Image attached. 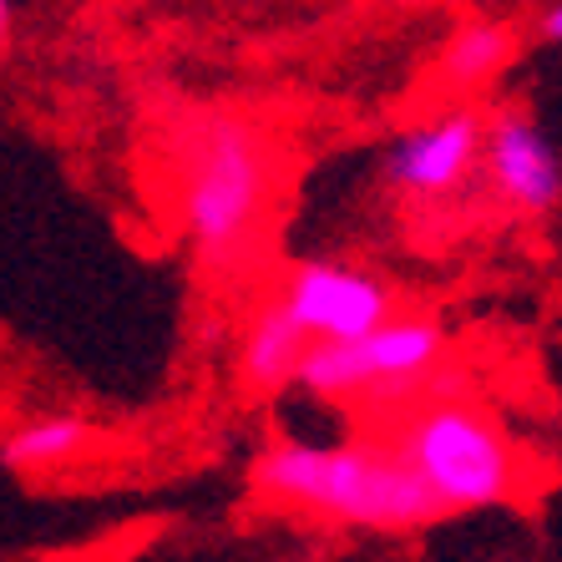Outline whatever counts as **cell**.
<instances>
[{
  "instance_id": "6da1fadb",
  "label": "cell",
  "mask_w": 562,
  "mask_h": 562,
  "mask_svg": "<svg viewBox=\"0 0 562 562\" xmlns=\"http://www.w3.org/2000/svg\"><path fill=\"white\" fill-rule=\"evenodd\" d=\"M259 486L284 502H300L325 517L355 527H426L446 517V502L416 476L391 441H355V446H310L274 441L259 457Z\"/></svg>"
},
{
  "instance_id": "7a4b0ae2",
  "label": "cell",
  "mask_w": 562,
  "mask_h": 562,
  "mask_svg": "<svg viewBox=\"0 0 562 562\" xmlns=\"http://www.w3.org/2000/svg\"><path fill=\"white\" fill-rule=\"evenodd\" d=\"M274 162L263 137L238 117H203L183 143V218L213 269L249 254L269 209Z\"/></svg>"
},
{
  "instance_id": "3957f363",
  "label": "cell",
  "mask_w": 562,
  "mask_h": 562,
  "mask_svg": "<svg viewBox=\"0 0 562 562\" xmlns=\"http://www.w3.org/2000/svg\"><path fill=\"white\" fill-rule=\"evenodd\" d=\"M391 446L416 467V476L446 502V512L461 507H497L517 482L507 436L492 426L476 406L451 395H416L401 406L391 426Z\"/></svg>"
},
{
  "instance_id": "277c9868",
  "label": "cell",
  "mask_w": 562,
  "mask_h": 562,
  "mask_svg": "<svg viewBox=\"0 0 562 562\" xmlns=\"http://www.w3.org/2000/svg\"><path fill=\"white\" fill-rule=\"evenodd\" d=\"M279 300L310 340H350V335L375 329L385 314H395L391 289L340 263H300Z\"/></svg>"
},
{
  "instance_id": "5b68a950",
  "label": "cell",
  "mask_w": 562,
  "mask_h": 562,
  "mask_svg": "<svg viewBox=\"0 0 562 562\" xmlns=\"http://www.w3.org/2000/svg\"><path fill=\"white\" fill-rule=\"evenodd\" d=\"M476 153H482V117L476 112H446L426 127H411L385 153V183L416 198L451 193L471 172Z\"/></svg>"
},
{
  "instance_id": "8992f818",
  "label": "cell",
  "mask_w": 562,
  "mask_h": 562,
  "mask_svg": "<svg viewBox=\"0 0 562 562\" xmlns=\"http://www.w3.org/2000/svg\"><path fill=\"white\" fill-rule=\"evenodd\" d=\"M482 143L492 153V178L517 209L548 213L562 198V162L527 112H517V106L492 112L482 122Z\"/></svg>"
},
{
  "instance_id": "52a82bcc",
  "label": "cell",
  "mask_w": 562,
  "mask_h": 562,
  "mask_svg": "<svg viewBox=\"0 0 562 562\" xmlns=\"http://www.w3.org/2000/svg\"><path fill=\"white\" fill-rule=\"evenodd\" d=\"M310 335L300 319L284 310V300H269L254 310L249 329H244V350H238V380L249 395H279L300 375V355Z\"/></svg>"
},
{
  "instance_id": "ba28073f",
  "label": "cell",
  "mask_w": 562,
  "mask_h": 562,
  "mask_svg": "<svg viewBox=\"0 0 562 562\" xmlns=\"http://www.w3.org/2000/svg\"><path fill=\"white\" fill-rule=\"evenodd\" d=\"M512 56H517V31L502 26V21H476V26H461L451 36V46L441 52V77L457 92H476Z\"/></svg>"
},
{
  "instance_id": "9c48e42d",
  "label": "cell",
  "mask_w": 562,
  "mask_h": 562,
  "mask_svg": "<svg viewBox=\"0 0 562 562\" xmlns=\"http://www.w3.org/2000/svg\"><path fill=\"white\" fill-rule=\"evenodd\" d=\"M87 441H92V426L77 416H46V420H31V426H21V431H11V441L0 446V457H5V467H56V461H71L87 451Z\"/></svg>"
},
{
  "instance_id": "30bf717a",
  "label": "cell",
  "mask_w": 562,
  "mask_h": 562,
  "mask_svg": "<svg viewBox=\"0 0 562 562\" xmlns=\"http://www.w3.org/2000/svg\"><path fill=\"white\" fill-rule=\"evenodd\" d=\"M542 36H548V41H562V0L552 5L548 15H542Z\"/></svg>"
},
{
  "instance_id": "8fae6325",
  "label": "cell",
  "mask_w": 562,
  "mask_h": 562,
  "mask_svg": "<svg viewBox=\"0 0 562 562\" xmlns=\"http://www.w3.org/2000/svg\"><path fill=\"white\" fill-rule=\"evenodd\" d=\"M5 31H11V0H0V41H5Z\"/></svg>"
}]
</instances>
